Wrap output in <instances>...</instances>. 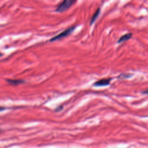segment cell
<instances>
[{
  "label": "cell",
  "mask_w": 148,
  "mask_h": 148,
  "mask_svg": "<svg viewBox=\"0 0 148 148\" xmlns=\"http://www.w3.org/2000/svg\"><path fill=\"white\" fill-rule=\"evenodd\" d=\"M76 0H63L57 7L56 12H64L73 5Z\"/></svg>",
  "instance_id": "cell-1"
},
{
  "label": "cell",
  "mask_w": 148,
  "mask_h": 148,
  "mask_svg": "<svg viewBox=\"0 0 148 148\" xmlns=\"http://www.w3.org/2000/svg\"><path fill=\"white\" fill-rule=\"evenodd\" d=\"M75 28H76L75 26H71V27L65 29L64 31H62L61 32H60L58 35L53 36V38H51L50 39V42H53V41L60 40V39H62V38H64L66 36H68L74 31Z\"/></svg>",
  "instance_id": "cell-2"
},
{
  "label": "cell",
  "mask_w": 148,
  "mask_h": 148,
  "mask_svg": "<svg viewBox=\"0 0 148 148\" xmlns=\"http://www.w3.org/2000/svg\"><path fill=\"white\" fill-rule=\"evenodd\" d=\"M111 80H112V78H110V77L101 79L100 80H98L96 81L93 84V86H96V87L108 86V85H109L110 84Z\"/></svg>",
  "instance_id": "cell-3"
},
{
  "label": "cell",
  "mask_w": 148,
  "mask_h": 148,
  "mask_svg": "<svg viewBox=\"0 0 148 148\" xmlns=\"http://www.w3.org/2000/svg\"><path fill=\"white\" fill-rule=\"evenodd\" d=\"M132 36V33H127L124 34L123 35H122L118 40L117 42L118 43H121L125 41H127L128 40H129L130 39H131V38Z\"/></svg>",
  "instance_id": "cell-4"
},
{
  "label": "cell",
  "mask_w": 148,
  "mask_h": 148,
  "mask_svg": "<svg viewBox=\"0 0 148 148\" xmlns=\"http://www.w3.org/2000/svg\"><path fill=\"white\" fill-rule=\"evenodd\" d=\"M100 13V8H98L96 11L95 12V13L93 14V15L91 17V18L90 20V24L91 25L92 24H93L94 23V21L96 20V19L98 18L99 14Z\"/></svg>",
  "instance_id": "cell-5"
},
{
  "label": "cell",
  "mask_w": 148,
  "mask_h": 148,
  "mask_svg": "<svg viewBox=\"0 0 148 148\" xmlns=\"http://www.w3.org/2000/svg\"><path fill=\"white\" fill-rule=\"evenodd\" d=\"M6 81L10 84L12 85H18L19 84H22L24 83V80L19 79H7Z\"/></svg>",
  "instance_id": "cell-6"
},
{
  "label": "cell",
  "mask_w": 148,
  "mask_h": 148,
  "mask_svg": "<svg viewBox=\"0 0 148 148\" xmlns=\"http://www.w3.org/2000/svg\"><path fill=\"white\" fill-rule=\"evenodd\" d=\"M5 109H6V108L3 107V106H0V112L3 111V110H5Z\"/></svg>",
  "instance_id": "cell-7"
},
{
  "label": "cell",
  "mask_w": 148,
  "mask_h": 148,
  "mask_svg": "<svg viewBox=\"0 0 148 148\" xmlns=\"http://www.w3.org/2000/svg\"><path fill=\"white\" fill-rule=\"evenodd\" d=\"M143 93H145V94H148V90H146V91H143Z\"/></svg>",
  "instance_id": "cell-8"
},
{
  "label": "cell",
  "mask_w": 148,
  "mask_h": 148,
  "mask_svg": "<svg viewBox=\"0 0 148 148\" xmlns=\"http://www.w3.org/2000/svg\"><path fill=\"white\" fill-rule=\"evenodd\" d=\"M2 56H3V54H2L1 53H0V57H2Z\"/></svg>",
  "instance_id": "cell-9"
}]
</instances>
